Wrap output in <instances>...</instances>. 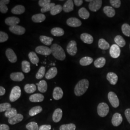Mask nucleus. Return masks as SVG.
<instances>
[{
    "label": "nucleus",
    "mask_w": 130,
    "mask_h": 130,
    "mask_svg": "<svg viewBox=\"0 0 130 130\" xmlns=\"http://www.w3.org/2000/svg\"><path fill=\"white\" fill-rule=\"evenodd\" d=\"M89 82L87 79H83L79 80L76 85L74 88L75 95L80 96L83 95L88 88Z\"/></svg>",
    "instance_id": "nucleus-1"
},
{
    "label": "nucleus",
    "mask_w": 130,
    "mask_h": 130,
    "mask_svg": "<svg viewBox=\"0 0 130 130\" xmlns=\"http://www.w3.org/2000/svg\"><path fill=\"white\" fill-rule=\"evenodd\" d=\"M50 48L53 56L56 59L60 61L65 60L66 58V54L62 47L57 44L55 43L52 44Z\"/></svg>",
    "instance_id": "nucleus-2"
},
{
    "label": "nucleus",
    "mask_w": 130,
    "mask_h": 130,
    "mask_svg": "<svg viewBox=\"0 0 130 130\" xmlns=\"http://www.w3.org/2000/svg\"><path fill=\"white\" fill-rule=\"evenodd\" d=\"M21 94V91L20 87L19 86H15L14 87L10 93L9 96L10 101L12 102H14L18 100Z\"/></svg>",
    "instance_id": "nucleus-3"
},
{
    "label": "nucleus",
    "mask_w": 130,
    "mask_h": 130,
    "mask_svg": "<svg viewBox=\"0 0 130 130\" xmlns=\"http://www.w3.org/2000/svg\"><path fill=\"white\" fill-rule=\"evenodd\" d=\"M109 111V108L106 103H100L98 107V113L99 116L105 117L107 116Z\"/></svg>",
    "instance_id": "nucleus-4"
},
{
    "label": "nucleus",
    "mask_w": 130,
    "mask_h": 130,
    "mask_svg": "<svg viewBox=\"0 0 130 130\" xmlns=\"http://www.w3.org/2000/svg\"><path fill=\"white\" fill-rule=\"evenodd\" d=\"M108 99L112 106L117 108L120 105V101L116 94L113 92H110L108 93Z\"/></svg>",
    "instance_id": "nucleus-5"
},
{
    "label": "nucleus",
    "mask_w": 130,
    "mask_h": 130,
    "mask_svg": "<svg viewBox=\"0 0 130 130\" xmlns=\"http://www.w3.org/2000/svg\"><path fill=\"white\" fill-rule=\"evenodd\" d=\"M77 43L75 41H71L68 43L67 47V51L70 56H74L77 52Z\"/></svg>",
    "instance_id": "nucleus-6"
},
{
    "label": "nucleus",
    "mask_w": 130,
    "mask_h": 130,
    "mask_svg": "<svg viewBox=\"0 0 130 130\" xmlns=\"http://www.w3.org/2000/svg\"><path fill=\"white\" fill-rule=\"evenodd\" d=\"M102 5V1L93 0L89 5V8L93 12H96L101 7Z\"/></svg>",
    "instance_id": "nucleus-7"
},
{
    "label": "nucleus",
    "mask_w": 130,
    "mask_h": 130,
    "mask_svg": "<svg viewBox=\"0 0 130 130\" xmlns=\"http://www.w3.org/2000/svg\"><path fill=\"white\" fill-rule=\"evenodd\" d=\"M121 49L117 44H113L109 50L110 55L112 58H117L121 55Z\"/></svg>",
    "instance_id": "nucleus-8"
},
{
    "label": "nucleus",
    "mask_w": 130,
    "mask_h": 130,
    "mask_svg": "<svg viewBox=\"0 0 130 130\" xmlns=\"http://www.w3.org/2000/svg\"><path fill=\"white\" fill-rule=\"evenodd\" d=\"M37 53L43 56H49L52 54L51 48L45 46H39L35 49Z\"/></svg>",
    "instance_id": "nucleus-9"
},
{
    "label": "nucleus",
    "mask_w": 130,
    "mask_h": 130,
    "mask_svg": "<svg viewBox=\"0 0 130 130\" xmlns=\"http://www.w3.org/2000/svg\"><path fill=\"white\" fill-rule=\"evenodd\" d=\"M9 29L11 32L18 35H23L26 31L25 28L19 25H15L14 26L10 27Z\"/></svg>",
    "instance_id": "nucleus-10"
},
{
    "label": "nucleus",
    "mask_w": 130,
    "mask_h": 130,
    "mask_svg": "<svg viewBox=\"0 0 130 130\" xmlns=\"http://www.w3.org/2000/svg\"><path fill=\"white\" fill-rule=\"evenodd\" d=\"M5 55L11 63H14L17 61V55L12 49L8 48L5 51Z\"/></svg>",
    "instance_id": "nucleus-11"
},
{
    "label": "nucleus",
    "mask_w": 130,
    "mask_h": 130,
    "mask_svg": "<svg viewBox=\"0 0 130 130\" xmlns=\"http://www.w3.org/2000/svg\"><path fill=\"white\" fill-rule=\"evenodd\" d=\"M67 24L71 27H79L82 25V22L79 19L76 18H70L67 20Z\"/></svg>",
    "instance_id": "nucleus-12"
},
{
    "label": "nucleus",
    "mask_w": 130,
    "mask_h": 130,
    "mask_svg": "<svg viewBox=\"0 0 130 130\" xmlns=\"http://www.w3.org/2000/svg\"><path fill=\"white\" fill-rule=\"evenodd\" d=\"M123 118L120 113H115L112 117L111 122L113 125L118 126L121 124L122 122Z\"/></svg>",
    "instance_id": "nucleus-13"
},
{
    "label": "nucleus",
    "mask_w": 130,
    "mask_h": 130,
    "mask_svg": "<svg viewBox=\"0 0 130 130\" xmlns=\"http://www.w3.org/2000/svg\"><path fill=\"white\" fill-rule=\"evenodd\" d=\"M20 22V19L15 17H9L5 20V23L10 27L17 25Z\"/></svg>",
    "instance_id": "nucleus-14"
},
{
    "label": "nucleus",
    "mask_w": 130,
    "mask_h": 130,
    "mask_svg": "<svg viewBox=\"0 0 130 130\" xmlns=\"http://www.w3.org/2000/svg\"><path fill=\"white\" fill-rule=\"evenodd\" d=\"M63 116L62 110L60 108H57L54 111L53 114V120L55 122H58L61 121Z\"/></svg>",
    "instance_id": "nucleus-15"
},
{
    "label": "nucleus",
    "mask_w": 130,
    "mask_h": 130,
    "mask_svg": "<svg viewBox=\"0 0 130 130\" xmlns=\"http://www.w3.org/2000/svg\"><path fill=\"white\" fill-rule=\"evenodd\" d=\"M63 92L62 89L59 87H55L53 93V96L55 100H58L63 98Z\"/></svg>",
    "instance_id": "nucleus-16"
},
{
    "label": "nucleus",
    "mask_w": 130,
    "mask_h": 130,
    "mask_svg": "<svg viewBox=\"0 0 130 130\" xmlns=\"http://www.w3.org/2000/svg\"><path fill=\"white\" fill-rule=\"evenodd\" d=\"M80 39L83 42L87 44H92L93 42V36L87 33H84L80 35Z\"/></svg>",
    "instance_id": "nucleus-17"
},
{
    "label": "nucleus",
    "mask_w": 130,
    "mask_h": 130,
    "mask_svg": "<svg viewBox=\"0 0 130 130\" xmlns=\"http://www.w3.org/2000/svg\"><path fill=\"white\" fill-rule=\"evenodd\" d=\"M44 97L43 95L41 93H35L31 95L29 99L31 102H41L43 101Z\"/></svg>",
    "instance_id": "nucleus-18"
},
{
    "label": "nucleus",
    "mask_w": 130,
    "mask_h": 130,
    "mask_svg": "<svg viewBox=\"0 0 130 130\" xmlns=\"http://www.w3.org/2000/svg\"><path fill=\"white\" fill-rule=\"evenodd\" d=\"M10 78L14 82H21L24 79L25 77L22 72H13L10 74Z\"/></svg>",
    "instance_id": "nucleus-19"
},
{
    "label": "nucleus",
    "mask_w": 130,
    "mask_h": 130,
    "mask_svg": "<svg viewBox=\"0 0 130 130\" xmlns=\"http://www.w3.org/2000/svg\"><path fill=\"white\" fill-rule=\"evenodd\" d=\"M107 79L111 84L115 85L117 83L118 77L116 73L111 72L107 74Z\"/></svg>",
    "instance_id": "nucleus-20"
},
{
    "label": "nucleus",
    "mask_w": 130,
    "mask_h": 130,
    "mask_svg": "<svg viewBox=\"0 0 130 130\" xmlns=\"http://www.w3.org/2000/svg\"><path fill=\"white\" fill-rule=\"evenodd\" d=\"M24 117L21 114H18L15 116L8 119V122L11 125H14L21 122L23 120Z\"/></svg>",
    "instance_id": "nucleus-21"
},
{
    "label": "nucleus",
    "mask_w": 130,
    "mask_h": 130,
    "mask_svg": "<svg viewBox=\"0 0 130 130\" xmlns=\"http://www.w3.org/2000/svg\"><path fill=\"white\" fill-rule=\"evenodd\" d=\"M64 11L66 13H70L74 9V4L72 0L67 1L63 6Z\"/></svg>",
    "instance_id": "nucleus-22"
},
{
    "label": "nucleus",
    "mask_w": 130,
    "mask_h": 130,
    "mask_svg": "<svg viewBox=\"0 0 130 130\" xmlns=\"http://www.w3.org/2000/svg\"><path fill=\"white\" fill-rule=\"evenodd\" d=\"M103 11L104 13L108 18H113L115 15V10L112 6H106L104 7Z\"/></svg>",
    "instance_id": "nucleus-23"
},
{
    "label": "nucleus",
    "mask_w": 130,
    "mask_h": 130,
    "mask_svg": "<svg viewBox=\"0 0 130 130\" xmlns=\"http://www.w3.org/2000/svg\"><path fill=\"white\" fill-rule=\"evenodd\" d=\"M57 74V69L56 67H52L48 70L45 77L47 79H50L55 78Z\"/></svg>",
    "instance_id": "nucleus-24"
},
{
    "label": "nucleus",
    "mask_w": 130,
    "mask_h": 130,
    "mask_svg": "<svg viewBox=\"0 0 130 130\" xmlns=\"http://www.w3.org/2000/svg\"><path fill=\"white\" fill-rule=\"evenodd\" d=\"M31 19L33 22L35 23H41L45 20L46 17L44 14H36L33 15Z\"/></svg>",
    "instance_id": "nucleus-25"
},
{
    "label": "nucleus",
    "mask_w": 130,
    "mask_h": 130,
    "mask_svg": "<svg viewBox=\"0 0 130 130\" xmlns=\"http://www.w3.org/2000/svg\"><path fill=\"white\" fill-rule=\"evenodd\" d=\"M25 11V7L22 5H18L14 6L11 10V12L15 14H23Z\"/></svg>",
    "instance_id": "nucleus-26"
},
{
    "label": "nucleus",
    "mask_w": 130,
    "mask_h": 130,
    "mask_svg": "<svg viewBox=\"0 0 130 130\" xmlns=\"http://www.w3.org/2000/svg\"><path fill=\"white\" fill-rule=\"evenodd\" d=\"M52 34L56 37H60L64 34V30L62 28H53L51 30Z\"/></svg>",
    "instance_id": "nucleus-27"
},
{
    "label": "nucleus",
    "mask_w": 130,
    "mask_h": 130,
    "mask_svg": "<svg viewBox=\"0 0 130 130\" xmlns=\"http://www.w3.org/2000/svg\"><path fill=\"white\" fill-rule=\"evenodd\" d=\"M9 0H1L0 1V11L3 14H5L8 11V7L6 5L9 3Z\"/></svg>",
    "instance_id": "nucleus-28"
},
{
    "label": "nucleus",
    "mask_w": 130,
    "mask_h": 130,
    "mask_svg": "<svg viewBox=\"0 0 130 130\" xmlns=\"http://www.w3.org/2000/svg\"><path fill=\"white\" fill-rule=\"evenodd\" d=\"M106 63V59L103 57H101L95 60L94 62V65L96 68H102L105 65Z\"/></svg>",
    "instance_id": "nucleus-29"
},
{
    "label": "nucleus",
    "mask_w": 130,
    "mask_h": 130,
    "mask_svg": "<svg viewBox=\"0 0 130 130\" xmlns=\"http://www.w3.org/2000/svg\"><path fill=\"white\" fill-rule=\"evenodd\" d=\"M37 85L39 91L42 93H45L46 92L47 90V84L45 80H42Z\"/></svg>",
    "instance_id": "nucleus-30"
},
{
    "label": "nucleus",
    "mask_w": 130,
    "mask_h": 130,
    "mask_svg": "<svg viewBox=\"0 0 130 130\" xmlns=\"http://www.w3.org/2000/svg\"><path fill=\"white\" fill-rule=\"evenodd\" d=\"M78 13L79 17L83 19H87L90 17V13L84 7L79 9Z\"/></svg>",
    "instance_id": "nucleus-31"
},
{
    "label": "nucleus",
    "mask_w": 130,
    "mask_h": 130,
    "mask_svg": "<svg viewBox=\"0 0 130 130\" xmlns=\"http://www.w3.org/2000/svg\"><path fill=\"white\" fill-rule=\"evenodd\" d=\"M93 62V59L89 56H85L80 59L79 61L80 65L83 66H87L91 64Z\"/></svg>",
    "instance_id": "nucleus-32"
},
{
    "label": "nucleus",
    "mask_w": 130,
    "mask_h": 130,
    "mask_svg": "<svg viewBox=\"0 0 130 130\" xmlns=\"http://www.w3.org/2000/svg\"><path fill=\"white\" fill-rule=\"evenodd\" d=\"M98 47L102 50H107L110 48V45L108 42L104 39H100L98 41Z\"/></svg>",
    "instance_id": "nucleus-33"
},
{
    "label": "nucleus",
    "mask_w": 130,
    "mask_h": 130,
    "mask_svg": "<svg viewBox=\"0 0 130 130\" xmlns=\"http://www.w3.org/2000/svg\"><path fill=\"white\" fill-rule=\"evenodd\" d=\"M28 57L33 64L37 65L38 63L39 62V58L36 54L34 52H30L28 54Z\"/></svg>",
    "instance_id": "nucleus-34"
},
{
    "label": "nucleus",
    "mask_w": 130,
    "mask_h": 130,
    "mask_svg": "<svg viewBox=\"0 0 130 130\" xmlns=\"http://www.w3.org/2000/svg\"><path fill=\"white\" fill-rule=\"evenodd\" d=\"M42 111V108L41 106H36L31 108L29 111V115L30 116H34Z\"/></svg>",
    "instance_id": "nucleus-35"
},
{
    "label": "nucleus",
    "mask_w": 130,
    "mask_h": 130,
    "mask_svg": "<svg viewBox=\"0 0 130 130\" xmlns=\"http://www.w3.org/2000/svg\"><path fill=\"white\" fill-rule=\"evenodd\" d=\"M114 41L117 45L121 47H123L125 45L126 42L123 38L121 35H117L114 38Z\"/></svg>",
    "instance_id": "nucleus-36"
},
{
    "label": "nucleus",
    "mask_w": 130,
    "mask_h": 130,
    "mask_svg": "<svg viewBox=\"0 0 130 130\" xmlns=\"http://www.w3.org/2000/svg\"><path fill=\"white\" fill-rule=\"evenodd\" d=\"M24 90L28 93H32L36 90V86L34 84H27L24 87Z\"/></svg>",
    "instance_id": "nucleus-37"
},
{
    "label": "nucleus",
    "mask_w": 130,
    "mask_h": 130,
    "mask_svg": "<svg viewBox=\"0 0 130 130\" xmlns=\"http://www.w3.org/2000/svg\"><path fill=\"white\" fill-rule=\"evenodd\" d=\"M40 40L42 43L46 45H50L53 41V38L49 37H47L46 36L41 35L40 37Z\"/></svg>",
    "instance_id": "nucleus-38"
},
{
    "label": "nucleus",
    "mask_w": 130,
    "mask_h": 130,
    "mask_svg": "<svg viewBox=\"0 0 130 130\" xmlns=\"http://www.w3.org/2000/svg\"><path fill=\"white\" fill-rule=\"evenodd\" d=\"M18 114L17 109L14 107H11L5 112V116L8 118H11Z\"/></svg>",
    "instance_id": "nucleus-39"
},
{
    "label": "nucleus",
    "mask_w": 130,
    "mask_h": 130,
    "mask_svg": "<svg viewBox=\"0 0 130 130\" xmlns=\"http://www.w3.org/2000/svg\"><path fill=\"white\" fill-rule=\"evenodd\" d=\"M22 70L24 72L28 73L30 71V64L28 61L24 60L21 63Z\"/></svg>",
    "instance_id": "nucleus-40"
},
{
    "label": "nucleus",
    "mask_w": 130,
    "mask_h": 130,
    "mask_svg": "<svg viewBox=\"0 0 130 130\" xmlns=\"http://www.w3.org/2000/svg\"><path fill=\"white\" fill-rule=\"evenodd\" d=\"M62 10H63V8L62 5H56L51 10L50 14L53 15H55L56 14H59Z\"/></svg>",
    "instance_id": "nucleus-41"
},
{
    "label": "nucleus",
    "mask_w": 130,
    "mask_h": 130,
    "mask_svg": "<svg viewBox=\"0 0 130 130\" xmlns=\"http://www.w3.org/2000/svg\"><path fill=\"white\" fill-rule=\"evenodd\" d=\"M121 30L123 34L127 37H130V26L128 24H124L122 25Z\"/></svg>",
    "instance_id": "nucleus-42"
},
{
    "label": "nucleus",
    "mask_w": 130,
    "mask_h": 130,
    "mask_svg": "<svg viewBox=\"0 0 130 130\" xmlns=\"http://www.w3.org/2000/svg\"><path fill=\"white\" fill-rule=\"evenodd\" d=\"M76 129V125L73 123H70L67 124H63L60 126V130H75Z\"/></svg>",
    "instance_id": "nucleus-43"
},
{
    "label": "nucleus",
    "mask_w": 130,
    "mask_h": 130,
    "mask_svg": "<svg viewBox=\"0 0 130 130\" xmlns=\"http://www.w3.org/2000/svg\"><path fill=\"white\" fill-rule=\"evenodd\" d=\"M26 128L28 130H39V127L37 123L35 122H30L28 123Z\"/></svg>",
    "instance_id": "nucleus-44"
},
{
    "label": "nucleus",
    "mask_w": 130,
    "mask_h": 130,
    "mask_svg": "<svg viewBox=\"0 0 130 130\" xmlns=\"http://www.w3.org/2000/svg\"><path fill=\"white\" fill-rule=\"evenodd\" d=\"M45 73V68L44 67H41L38 70L37 74L36 75V79H41L43 78Z\"/></svg>",
    "instance_id": "nucleus-45"
},
{
    "label": "nucleus",
    "mask_w": 130,
    "mask_h": 130,
    "mask_svg": "<svg viewBox=\"0 0 130 130\" xmlns=\"http://www.w3.org/2000/svg\"><path fill=\"white\" fill-rule=\"evenodd\" d=\"M56 5L55 3H50L49 4L46 5V6H44L43 7H42L41 9V12L42 13H45L48 11H51V10L52 9V8Z\"/></svg>",
    "instance_id": "nucleus-46"
},
{
    "label": "nucleus",
    "mask_w": 130,
    "mask_h": 130,
    "mask_svg": "<svg viewBox=\"0 0 130 130\" xmlns=\"http://www.w3.org/2000/svg\"><path fill=\"white\" fill-rule=\"evenodd\" d=\"M11 107V104L8 103H2L0 104V112L6 111Z\"/></svg>",
    "instance_id": "nucleus-47"
},
{
    "label": "nucleus",
    "mask_w": 130,
    "mask_h": 130,
    "mask_svg": "<svg viewBox=\"0 0 130 130\" xmlns=\"http://www.w3.org/2000/svg\"><path fill=\"white\" fill-rule=\"evenodd\" d=\"M8 35L7 33L4 32L3 31L0 32V42H4L8 40Z\"/></svg>",
    "instance_id": "nucleus-48"
},
{
    "label": "nucleus",
    "mask_w": 130,
    "mask_h": 130,
    "mask_svg": "<svg viewBox=\"0 0 130 130\" xmlns=\"http://www.w3.org/2000/svg\"><path fill=\"white\" fill-rule=\"evenodd\" d=\"M109 2L110 5L115 8H118L121 6V1L120 0H110Z\"/></svg>",
    "instance_id": "nucleus-49"
},
{
    "label": "nucleus",
    "mask_w": 130,
    "mask_h": 130,
    "mask_svg": "<svg viewBox=\"0 0 130 130\" xmlns=\"http://www.w3.org/2000/svg\"><path fill=\"white\" fill-rule=\"evenodd\" d=\"M50 0H40L39 1V5L41 7H43L44 6H46V5L51 3Z\"/></svg>",
    "instance_id": "nucleus-50"
},
{
    "label": "nucleus",
    "mask_w": 130,
    "mask_h": 130,
    "mask_svg": "<svg viewBox=\"0 0 130 130\" xmlns=\"http://www.w3.org/2000/svg\"><path fill=\"white\" fill-rule=\"evenodd\" d=\"M51 126L50 125H42L39 127V130H50Z\"/></svg>",
    "instance_id": "nucleus-51"
},
{
    "label": "nucleus",
    "mask_w": 130,
    "mask_h": 130,
    "mask_svg": "<svg viewBox=\"0 0 130 130\" xmlns=\"http://www.w3.org/2000/svg\"><path fill=\"white\" fill-rule=\"evenodd\" d=\"M125 115L128 122L130 124V108H127L126 109Z\"/></svg>",
    "instance_id": "nucleus-52"
},
{
    "label": "nucleus",
    "mask_w": 130,
    "mask_h": 130,
    "mask_svg": "<svg viewBox=\"0 0 130 130\" xmlns=\"http://www.w3.org/2000/svg\"><path fill=\"white\" fill-rule=\"evenodd\" d=\"M0 130H10V128L9 126L2 124L0 125Z\"/></svg>",
    "instance_id": "nucleus-53"
},
{
    "label": "nucleus",
    "mask_w": 130,
    "mask_h": 130,
    "mask_svg": "<svg viewBox=\"0 0 130 130\" xmlns=\"http://www.w3.org/2000/svg\"><path fill=\"white\" fill-rule=\"evenodd\" d=\"M74 4L77 6H79L83 4V0H75L74 1Z\"/></svg>",
    "instance_id": "nucleus-54"
},
{
    "label": "nucleus",
    "mask_w": 130,
    "mask_h": 130,
    "mask_svg": "<svg viewBox=\"0 0 130 130\" xmlns=\"http://www.w3.org/2000/svg\"><path fill=\"white\" fill-rule=\"evenodd\" d=\"M5 89L3 87L1 86L0 87V95L1 96H3L4 95L5 93Z\"/></svg>",
    "instance_id": "nucleus-55"
},
{
    "label": "nucleus",
    "mask_w": 130,
    "mask_h": 130,
    "mask_svg": "<svg viewBox=\"0 0 130 130\" xmlns=\"http://www.w3.org/2000/svg\"><path fill=\"white\" fill-rule=\"evenodd\" d=\"M85 1H86V2H90L91 3V2L92 1V0H86Z\"/></svg>",
    "instance_id": "nucleus-56"
},
{
    "label": "nucleus",
    "mask_w": 130,
    "mask_h": 130,
    "mask_svg": "<svg viewBox=\"0 0 130 130\" xmlns=\"http://www.w3.org/2000/svg\"></svg>",
    "instance_id": "nucleus-57"
}]
</instances>
